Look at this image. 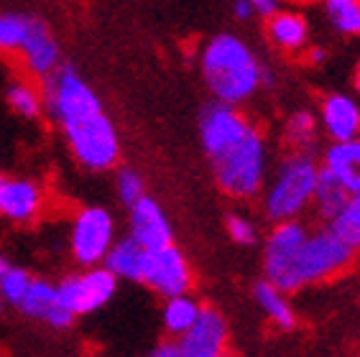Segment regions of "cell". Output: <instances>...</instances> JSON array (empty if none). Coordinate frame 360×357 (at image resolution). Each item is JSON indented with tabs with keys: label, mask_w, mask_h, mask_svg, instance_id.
<instances>
[{
	"label": "cell",
	"mask_w": 360,
	"mask_h": 357,
	"mask_svg": "<svg viewBox=\"0 0 360 357\" xmlns=\"http://www.w3.org/2000/svg\"><path fill=\"white\" fill-rule=\"evenodd\" d=\"M143 258H146V247L141 245L136 238H128V240H120L118 245H110L105 261L115 275H123V278H131V281H141V271H143Z\"/></svg>",
	"instance_id": "9a60e30c"
},
{
	"label": "cell",
	"mask_w": 360,
	"mask_h": 357,
	"mask_svg": "<svg viewBox=\"0 0 360 357\" xmlns=\"http://www.w3.org/2000/svg\"><path fill=\"white\" fill-rule=\"evenodd\" d=\"M256 299L261 304V309L274 319V322L281 327V330H294V324H297V316L291 311V306L286 304L284 294L278 286H274L271 281L266 283H258L256 286Z\"/></svg>",
	"instance_id": "ac0fdd59"
},
{
	"label": "cell",
	"mask_w": 360,
	"mask_h": 357,
	"mask_svg": "<svg viewBox=\"0 0 360 357\" xmlns=\"http://www.w3.org/2000/svg\"><path fill=\"white\" fill-rule=\"evenodd\" d=\"M112 294H115V273L110 268L72 275L56 286V301L64 304L75 314H90V311L100 309Z\"/></svg>",
	"instance_id": "52a82bcc"
},
{
	"label": "cell",
	"mask_w": 360,
	"mask_h": 357,
	"mask_svg": "<svg viewBox=\"0 0 360 357\" xmlns=\"http://www.w3.org/2000/svg\"><path fill=\"white\" fill-rule=\"evenodd\" d=\"M327 15L342 34H360V0H327Z\"/></svg>",
	"instance_id": "7402d4cb"
},
{
	"label": "cell",
	"mask_w": 360,
	"mask_h": 357,
	"mask_svg": "<svg viewBox=\"0 0 360 357\" xmlns=\"http://www.w3.org/2000/svg\"><path fill=\"white\" fill-rule=\"evenodd\" d=\"M286 136L294 145H309L314 141V120L309 112H297L286 125Z\"/></svg>",
	"instance_id": "484cf974"
},
{
	"label": "cell",
	"mask_w": 360,
	"mask_h": 357,
	"mask_svg": "<svg viewBox=\"0 0 360 357\" xmlns=\"http://www.w3.org/2000/svg\"><path fill=\"white\" fill-rule=\"evenodd\" d=\"M350 197H353V194L347 192L345 184H342L327 166H322L317 171V189H314V200H317L319 214L327 217V220H333L335 214L350 202Z\"/></svg>",
	"instance_id": "2e32d148"
},
{
	"label": "cell",
	"mask_w": 360,
	"mask_h": 357,
	"mask_svg": "<svg viewBox=\"0 0 360 357\" xmlns=\"http://www.w3.org/2000/svg\"><path fill=\"white\" fill-rule=\"evenodd\" d=\"M355 89H358V95H360V67H358V74H355Z\"/></svg>",
	"instance_id": "d6a6232c"
},
{
	"label": "cell",
	"mask_w": 360,
	"mask_h": 357,
	"mask_svg": "<svg viewBox=\"0 0 360 357\" xmlns=\"http://www.w3.org/2000/svg\"><path fill=\"white\" fill-rule=\"evenodd\" d=\"M250 13H253L250 0H238V3H236V15H238V18H248Z\"/></svg>",
	"instance_id": "4dcf8cb0"
},
{
	"label": "cell",
	"mask_w": 360,
	"mask_h": 357,
	"mask_svg": "<svg viewBox=\"0 0 360 357\" xmlns=\"http://www.w3.org/2000/svg\"><path fill=\"white\" fill-rule=\"evenodd\" d=\"M153 355L156 357H181V347H179V342H164L156 347Z\"/></svg>",
	"instance_id": "f1b7e54d"
},
{
	"label": "cell",
	"mask_w": 360,
	"mask_h": 357,
	"mask_svg": "<svg viewBox=\"0 0 360 357\" xmlns=\"http://www.w3.org/2000/svg\"><path fill=\"white\" fill-rule=\"evenodd\" d=\"M6 268H8V266H6V261L0 258V275H3V271H6Z\"/></svg>",
	"instance_id": "836d02e7"
},
{
	"label": "cell",
	"mask_w": 360,
	"mask_h": 357,
	"mask_svg": "<svg viewBox=\"0 0 360 357\" xmlns=\"http://www.w3.org/2000/svg\"><path fill=\"white\" fill-rule=\"evenodd\" d=\"M200 306L187 299L184 294L179 296H169V304H167V311H164V324H167V330L172 335H184V332L197 322V316H200Z\"/></svg>",
	"instance_id": "d6986e66"
},
{
	"label": "cell",
	"mask_w": 360,
	"mask_h": 357,
	"mask_svg": "<svg viewBox=\"0 0 360 357\" xmlns=\"http://www.w3.org/2000/svg\"><path fill=\"white\" fill-rule=\"evenodd\" d=\"M202 143L217 184L230 197H253L264 184V138L230 103L210 105L202 112Z\"/></svg>",
	"instance_id": "6da1fadb"
},
{
	"label": "cell",
	"mask_w": 360,
	"mask_h": 357,
	"mask_svg": "<svg viewBox=\"0 0 360 357\" xmlns=\"http://www.w3.org/2000/svg\"><path fill=\"white\" fill-rule=\"evenodd\" d=\"M0 304H3V296H0Z\"/></svg>",
	"instance_id": "e575fe53"
},
{
	"label": "cell",
	"mask_w": 360,
	"mask_h": 357,
	"mask_svg": "<svg viewBox=\"0 0 360 357\" xmlns=\"http://www.w3.org/2000/svg\"><path fill=\"white\" fill-rule=\"evenodd\" d=\"M314 189H317V166L312 164V158H289L281 166L274 189L269 192L266 212L276 222L291 220L304 209L307 202L314 200Z\"/></svg>",
	"instance_id": "5b68a950"
},
{
	"label": "cell",
	"mask_w": 360,
	"mask_h": 357,
	"mask_svg": "<svg viewBox=\"0 0 360 357\" xmlns=\"http://www.w3.org/2000/svg\"><path fill=\"white\" fill-rule=\"evenodd\" d=\"M118 194L125 205L139 202L141 197H143V181H141L139 174L131 171V169H123V171L118 174Z\"/></svg>",
	"instance_id": "4316f807"
},
{
	"label": "cell",
	"mask_w": 360,
	"mask_h": 357,
	"mask_svg": "<svg viewBox=\"0 0 360 357\" xmlns=\"http://www.w3.org/2000/svg\"><path fill=\"white\" fill-rule=\"evenodd\" d=\"M41 209L39 186L26 178H13L0 174V214L13 222H31Z\"/></svg>",
	"instance_id": "30bf717a"
},
{
	"label": "cell",
	"mask_w": 360,
	"mask_h": 357,
	"mask_svg": "<svg viewBox=\"0 0 360 357\" xmlns=\"http://www.w3.org/2000/svg\"><path fill=\"white\" fill-rule=\"evenodd\" d=\"M112 245V220L110 214L100 209V207H90L79 212L72 230V250L75 258L84 266H95L108 255Z\"/></svg>",
	"instance_id": "ba28073f"
},
{
	"label": "cell",
	"mask_w": 360,
	"mask_h": 357,
	"mask_svg": "<svg viewBox=\"0 0 360 357\" xmlns=\"http://www.w3.org/2000/svg\"><path fill=\"white\" fill-rule=\"evenodd\" d=\"M31 275L21 268H6L0 275V296L8 299L11 304H21V299L26 296Z\"/></svg>",
	"instance_id": "d4e9b609"
},
{
	"label": "cell",
	"mask_w": 360,
	"mask_h": 357,
	"mask_svg": "<svg viewBox=\"0 0 360 357\" xmlns=\"http://www.w3.org/2000/svg\"><path fill=\"white\" fill-rule=\"evenodd\" d=\"M54 304H56V286H51V283H46V281H34V278H31L26 296L21 299L18 306H21L28 316H41L44 319Z\"/></svg>",
	"instance_id": "44dd1931"
},
{
	"label": "cell",
	"mask_w": 360,
	"mask_h": 357,
	"mask_svg": "<svg viewBox=\"0 0 360 357\" xmlns=\"http://www.w3.org/2000/svg\"><path fill=\"white\" fill-rule=\"evenodd\" d=\"M330 230H333L338 238L353 245L355 250L360 247V197H350L342 209L330 220Z\"/></svg>",
	"instance_id": "ffe728a7"
},
{
	"label": "cell",
	"mask_w": 360,
	"mask_h": 357,
	"mask_svg": "<svg viewBox=\"0 0 360 357\" xmlns=\"http://www.w3.org/2000/svg\"><path fill=\"white\" fill-rule=\"evenodd\" d=\"M62 128L67 133V141H70L75 156L87 169L100 171V169H110L118 161V136H115L110 117L105 115L103 110L70 120Z\"/></svg>",
	"instance_id": "277c9868"
},
{
	"label": "cell",
	"mask_w": 360,
	"mask_h": 357,
	"mask_svg": "<svg viewBox=\"0 0 360 357\" xmlns=\"http://www.w3.org/2000/svg\"><path fill=\"white\" fill-rule=\"evenodd\" d=\"M21 51L26 56L28 67L34 69L36 74H49L59 67V48H56L54 39L49 34V28L36 18H31V28H28Z\"/></svg>",
	"instance_id": "4fadbf2b"
},
{
	"label": "cell",
	"mask_w": 360,
	"mask_h": 357,
	"mask_svg": "<svg viewBox=\"0 0 360 357\" xmlns=\"http://www.w3.org/2000/svg\"><path fill=\"white\" fill-rule=\"evenodd\" d=\"M253 11H258L261 15H274L276 13V0H250Z\"/></svg>",
	"instance_id": "f546056e"
},
{
	"label": "cell",
	"mask_w": 360,
	"mask_h": 357,
	"mask_svg": "<svg viewBox=\"0 0 360 357\" xmlns=\"http://www.w3.org/2000/svg\"><path fill=\"white\" fill-rule=\"evenodd\" d=\"M322 56H325V54H322V51H317V48H314V51H312V56H309V59H312V62H319V59H322Z\"/></svg>",
	"instance_id": "1f68e13d"
},
{
	"label": "cell",
	"mask_w": 360,
	"mask_h": 357,
	"mask_svg": "<svg viewBox=\"0 0 360 357\" xmlns=\"http://www.w3.org/2000/svg\"><path fill=\"white\" fill-rule=\"evenodd\" d=\"M322 123L335 143L353 141L360 133V110L358 105L345 95H330L322 103Z\"/></svg>",
	"instance_id": "7c38bea8"
},
{
	"label": "cell",
	"mask_w": 360,
	"mask_h": 357,
	"mask_svg": "<svg viewBox=\"0 0 360 357\" xmlns=\"http://www.w3.org/2000/svg\"><path fill=\"white\" fill-rule=\"evenodd\" d=\"M131 212V225H133V238L143 247L153 250V247L172 245V227H169L167 217L161 212V207L148 197H141L139 202H133Z\"/></svg>",
	"instance_id": "8fae6325"
},
{
	"label": "cell",
	"mask_w": 360,
	"mask_h": 357,
	"mask_svg": "<svg viewBox=\"0 0 360 357\" xmlns=\"http://www.w3.org/2000/svg\"><path fill=\"white\" fill-rule=\"evenodd\" d=\"M269 36L276 46L299 48L307 41V23L294 13H274L269 21Z\"/></svg>",
	"instance_id": "e0dca14e"
},
{
	"label": "cell",
	"mask_w": 360,
	"mask_h": 357,
	"mask_svg": "<svg viewBox=\"0 0 360 357\" xmlns=\"http://www.w3.org/2000/svg\"><path fill=\"white\" fill-rule=\"evenodd\" d=\"M31 28L26 15H0V48H21Z\"/></svg>",
	"instance_id": "603a6c76"
},
{
	"label": "cell",
	"mask_w": 360,
	"mask_h": 357,
	"mask_svg": "<svg viewBox=\"0 0 360 357\" xmlns=\"http://www.w3.org/2000/svg\"><path fill=\"white\" fill-rule=\"evenodd\" d=\"M355 258V247L347 245L333 230H319L307 235L304 242L274 271H269V281L281 291H294L307 283L325 281L330 275L345 271Z\"/></svg>",
	"instance_id": "7a4b0ae2"
},
{
	"label": "cell",
	"mask_w": 360,
	"mask_h": 357,
	"mask_svg": "<svg viewBox=\"0 0 360 357\" xmlns=\"http://www.w3.org/2000/svg\"><path fill=\"white\" fill-rule=\"evenodd\" d=\"M141 281L148 283L161 296H179L189 289L192 275H189V266L184 261V255L174 245H164L153 247V250L146 247Z\"/></svg>",
	"instance_id": "8992f818"
},
{
	"label": "cell",
	"mask_w": 360,
	"mask_h": 357,
	"mask_svg": "<svg viewBox=\"0 0 360 357\" xmlns=\"http://www.w3.org/2000/svg\"><path fill=\"white\" fill-rule=\"evenodd\" d=\"M202 74L210 89L222 103H243L248 100L264 79V72L258 67L250 48L236 39L222 34L210 41L202 56Z\"/></svg>",
	"instance_id": "3957f363"
},
{
	"label": "cell",
	"mask_w": 360,
	"mask_h": 357,
	"mask_svg": "<svg viewBox=\"0 0 360 357\" xmlns=\"http://www.w3.org/2000/svg\"><path fill=\"white\" fill-rule=\"evenodd\" d=\"M228 342L225 319L215 309H202L197 322L179 339L181 357H220Z\"/></svg>",
	"instance_id": "9c48e42d"
},
{
	"label": "cell",
	"mask_w": 360,
	"mask_h": 357,
	"mask_svg": "<svg viewBox=\"0 0 360 357\" xmlns=\"http://www.w3.org/2000/svg\"><path fill=\"white\" fill-rule=\"evenodd\" d=\"M228 233L230 238L240 245H250V242H256V233H253V225L248 220H243V217H228Z\"/></svg>",
	"instance_id": "83f0119b"
},
{
	"label": "cell",
	"mask_w": 360,
	"mask_h": 357,
	"mask_svg": "<svg viewBox=\"0 0 360 357\" xmlns=\"http://www.w3.org/2000/svg\"><path fill=\"white\" fill-rule=\"evenodd\" d=\"M325 166L345 184L353 197H360V141H340L325 156Z\"/></svg>",
	"instance_id": "5bb4252c"
},
{
	"label": "cell",
	"mask_w": 360,
	"mask_h": 357,
	"mask_svg": "<svg viewBox=\"0 0 360 357\" xmlns=\"http://www.w3.org/2000/svg\"><path fill=\"white\" fill-rule=\"evenodd\" d=\"M8 103L18 115L23 117H36L41 110V100H39V92L28 84H13L8 89Z\"/></svg>",
	"instance_id": "cb8c5ba5"
}]
</instances>
